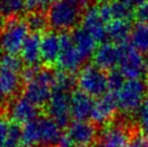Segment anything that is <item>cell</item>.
Wrapping results in <instances>:
<instances>
[{"label":"cell","mask_w":148,"mask_h":147,"mask_svg":"<svg viewBox=\"0 0 148 147\" xmlns=\"http://www.w3.org/2000/svg\"><path fill=\"white\" fill-rule=\"evenodd\" d=\"M138 116H148V91L146 96H145L144 102H143V105L138 111Z\"/></svg>","instance_id":"33"},{"label":"cell","mask_w":148,"mask_h":147,"mask_svg":"<svg viewBox=\"0 0 148 147\" xmlns=\"http://www.w3.org/2000/svg\"><path fill=\"white\" fill-rule=\"evenodd\" d=\"M127 147H148V141L146 137L136 136L130 141V143Z\"/></svg>","instance_id":"31"},{"label":"cell","mask_w":148,"mask_h":147,"mask_svg":"<svg viewBox=\"0 0 148 147\" xmlns=\"http://www.w3.org/2000/svg\"><path fill=\"white\" fill-rule=\"evenodd\" d=\"M101 142L112 147H127L131 141L129 131L119 123H109L106 126L101 134Z\"/></svg>","instance_id":"20"},{"label":"cell","mask_w":148,"mask_h":147,"mask_svg":"<svg viewBox=\"0 0 148 147\" xmlns=\"http://www.w3.org/2000/svg\"><path fill=\"white\" fill-rule=\"evenodd\" d=\"M76 84L79 87V91L93 98H99L108 93L107 75L94 64L86 65L79 70Z\"/></svg>","instance_id":"7"},{"label":"cell","mask_w":148,"mask_h":147,"mask_svg":"<svg viewBox=\"0 0 148 147\" xmlns=\"http://www.w3.org/2000/svg\"><path fill=\"white\" fill-rule=\"evenodd\" d=\"M25 21L28 25L29 30L33 32V34H38L39 35L42 32H45V28L49 26L47 14H45L41 11L30 12Z\"/></svg>","instance_id":"26"},{"label":"cell","mask_w":148,"mask_h":147,"mask_svg":"<svg viewBox=\"0 0 148 147\" xmlns=\"http://www.w3.org/2000/svg\"><path fill=\"white\" fill-rule=\"evenodd\" d=\"M61 52L56 62V65L58 66L60 70L68 74H74L81 69V66L86 61L75 47L70 34L64 33L61 35Z\"/></svg>","instance_id":"10"},{"label":"cell","mask_w":148,"mask_h":147,"mask_svg":"<svg viewBox=\"0 0 148 147\" xmlns=\"http://www.w3.org/2000/svg\"><path fill=\"white\" fill-rule=\"evenodd\" d=\"M24 95L38 107L47 105L54 91V74L50 69L26 67L22 73Z\"/></svg>","instance_id":"2"},{"label":"cell","mask_w":148,"mask_h":147,"mask_svg":"<svg viewBox=\"0 0 148 147\" xmlns=\"http://www.w3.org/2000/svg\"><path fill=\"white\" fill-rule=\"evenodd\" d=\"M107 80H108V92L111 94H116L121 89V87L123 86L127 79L118 69H114L107 75Z\"/></svg>","instance_id":"28"},{"label":"cell","mask_w":148,"mask_h":147,"mask_svg":"<svg viewBox=\"0 0 148 147\" xmlns=\"http://www.w3.org/2000/svg\"><path fill=\"white\" fill-rule=\"evenodd\" d=\"M99 10L107 24L111 21H130L133 19V9L121 0L103 2L99 5Z\"/></svg>","instance_id":"17"},{"label":"cell","mask_w":148,"mask_h":147,"mask_svg":"<svg viewBox=\"0 0 148 147\" xmlns=\"http://www.w3.org/2000/svg\"><path fill=\"white\" fill-rule=\"evenodd\" d=\"M120 61V45L111 43L109 41L101 43L95 50L93 55L94 65L102 70H114Z\"/></svg>","instance_id":"14"},{"label":"cell","mask_w":148,"mask_h":147,"mask_svg":"<svg viewBox=\"0 0 148 147\" xmlns=\"http://www.w3.org/2000/svg\"><path fill=\"white\" fill-rule=\"evenodd\" d=\"M81 4L74 0H58L50 5L47 12L49 26L53 32L68 33L82 20Z\"/></svg>","instance_id":"3"},{"label":"cell","mask_w":148,"mask_h":147,"mask_svg":"<svg viewBox=\"0 0 148 147\" xmlns=\"http://www.w3.org/2000/svg\"><path fill=\"white\" fill-rule=\"evenodd\" d=\"M95 101L90 95L81 91H75L70 98V114L75 120H88L91 119Z\"/></svg>","instance_id":"16"},{"label":"cell","mask_w":148,"mask_h":147,"mask_svg":"<svg viewBox=\"0 0 148 147\" xmlns=\"http://www.w3.org/2000/svg\"><path fill=\"white\" fill-rule=\"evenodd\" d=\"M97 129L89 120H75L63 133L60 147H88L95 142Z\"/></svg>","instance_id":"9"},{"label":"cell","mask_w":148,"mask_h":147,"mask_svg":"<svg viewBox=\"0 0 148 147\" xmlns=\"http://www.w3.org/2000/svg\"><path fill=\"white\" fill-rule=\"evenodd\" d=\"M70 36L75 47L77 48L84 61L90 58L91 56L93 57L95 50L97 49V42L86 29L82 27L74 29Z\"/></svg>","instance_id":"21"},{"label":"cell","mask_w":148,"mask_h":147,"mask_svg":"<svg viewBox=\"0 0 148 147\" xmlns=\"http://www.w3.org/2000/svg\"><path fill=\"white\" fill-rule=\"evenodd\" d=\"M82 28L95 39L97 43L107 42V23L104 21L99 10V5L86 8L82 14Z\"/></svg>","instance_id":"12"},{"label":"cell","mask_w":148,"mask_h":147,"mask_svg":"<svg viewBox=\"0 0 148 147\" xmlns=\"http://www.w3.org/2000/svg\"><path fill=\"white\" fill-rule=\"evenodd\" d=\"M130 45L140 53H148V23H136L132 27Z\"/></svg>","instance_id":"24"},{"label":"cell","mask_w":148,"mask_h":147,"mask_svg":"<svg viewBox=\"0 0 148 147\" xmlns=\"http://www.w3.org/2000/svg\"><path fill=\"white\" fill-rule=\"evenodd\" d=\"M40 39L41 37L38 34H30L22 47L21 60L27 67H37L41 62Z\"/></svg>","instance_id":"19"},{"label":"cell","mask_w":148,"mask_h":147,"mask_svg":"<svg viewBox=\"0 0 148 147\" xmlns=\"http://www.w3.org/2000/svg\"><path fill=\"white\" fill-rule=\"evenodd\" d=\"M121 1H123L124 3H127L129 7H131L133 10L135 8H137L138 5H142V4H144L147 2V0H121Z\"/></svg>","instance_id":"32"},{"label":"cell","mask_w":148,"mask_h":147,"mask_svg":"<svg viewBox=\"0 0 148 147\" xmlns=\"http://www.w3.org/2000/svg\"><path fill=\"white\" fill-rule=\"evenodd\" d=\"M70 98L71 92L54 89L53 94L47 104V111L49 117L61 127L66 126L71 117Z\"/></svg>","instance_id":"11"},{"label":"cell","mask_w":148,"mask_h":147,"mask_svg":"<svg viewBox=\"0 0 148 147\" xmlns=\"http://www.w3.org/2000/svg\"><path fill=\"white\" fill-rule=\"evenodd\" d=\"M147 91L148 87L144 79L125 80L121 89L114 94L118 109L125 115L140 111Z\"/></svg>","instance_id":"6"},{"label":"cell","mask_w":148,"mask_h":147,"mask_svg":"<svg viewBox=\"0 0 148 147\" xmlns=\"http://www.w3.org/2000/svg\"><path fill=\"white\" fill-rule=\"evenodd\" d=\"M95 147H112V146H110V145H108V144H105V143H103V142H99L97 145Z\"/></svg>","instance_id":"34"},{"label":"cell","mask_w":148,"mask_h":147,"mask_svg":"<svg viewBox=\"0 0 148 147\" xmlns=\"http://www.w3.org/2000/svg\"><path fill=\"white\" fill-rule=\"evenodd\" d=\"M21 130L11 120L0 116V147H20Z\"/></svg>","instance_id":"22"},{"label":"cell","mask_w":148,"mask_h":147,"mask_svg":"<svg viewBox=\"0 0 148 147\" xmlns=\"http://www.w3.org/2000/svg\"><path fill=\"white\" fill-rule=\"evenodd\" d=\"M118 107L115 95L108 92L104 96L99 98L97 101H95L91 120L97 124H105L112 119Z\"/></svg>","instance_id":"18"},{"label":"cell","mask_w":148,"mask_h":147,"mask_svg":"<svg viewBox=\"0 0 148 147\" xmlns=\"http://www.w3.org/2000/svg\"><path fill=\"white\" fill-rule=\"evenodd\" d=\"M75 83H76V80L71 74L61 71V70L54 74V89L56 90L71 92Z\"/></svg>","instance_id":"27"},{"label":"cell","mask_w":148,"mask_h":147,"mask_svg":"<svg viewBox=\"0 0 148 147\" xmlns=\"http://www.w3.org/2000/svg\"><path fill=\"white\" fill-rule=\"evenodd\" d=\"M28 25L21 17L9 19L0 32V49L4 54L17 55L29 34Z\"/></svg>","instance_id":"5"},{"label":"cell","mask_w":148,"mask_h":147,"mask_svg":"<svg viewBox=\"0 0 148 147\" xmlns=\"http://www.w3.org/2000/svg\"><path fill=\"white\" fill-rule=\"evenodd\" d=\"M63 132L61 126L50 117H40L27 122L21 129L22 144L26 147H50L58 145Z\"/></svg>","instance_id":"1"},{"label":"cell","mask_w":148,"mask_h":147,"mask_svg":"<svg viewBox=\"0 0 148 147\" xmlns=\"http://www.w3.org/2000/svg\"><path fill=\"white\" fill-rule=\"evenodd\" d=\"M26 9L25 0H0V16L13 19L18 17Z\"/></svg>","instance_id":"25"},{"label":"cell","mask_w":148,"mask_h":147,"mask_svg":"<svg viewBox=\"0 0 148 147\" xmlns=\"http://www.w3.org/2000/svg\"><path fill=\"white\" fill-rule=\"evenodd\" d=\"M61 35L56 32H47L40 39V51H41V62L47 65H54L60 56L61 52Z\"/></svg>","instance_id":"15"},{"label":"cell","mask_w":148,"mask_h":147,"mask_svg":"<svg viewBox=\"0 0 148 147\" xmlns=\"http://www.w3.org/2000/svg\"><path fill=\"white\" fill-rule=\"evenodd\" d=\"M74 1H76V2H78L79 4H81V5H83V4H86V2H88V0H74Z\"/></svg>","instance_id":"35"},{"label":"cell","mask_w":148,"mask_h":147,"mask_svg":"<svg viewBox=\"0 0 148 147\" xmlns=\"http://www.w3.org/2000/svg\"><path fill=\"white\" fill-rule=\"evenodd\" d=\"M10 119L15 123L26 124L39 116V107L29 101L25 95L13 98L9 105Z\"/></svg>","instance_id":"13"},{"label":"cell","mask_w":148,"mask_h":147,"mask_svg":"<svg viewBox=\"0 0 148 147\" xmlns=\"http://www.w3.org/2000/svg\"><path fill=\"white\" fill-rule=\"evenodd\" d=\"M111 1H112V0H111Z\"/></svg>","instance_id":"36"},{"label":"cell","mask_w":148,"mask_h":147,"mask_svg":"<svg viewBox=\"0 0 148 147\" xmlns=\"http://www.w3.org/2000/svg\"><path fill=\"white\" fill-rule=\"evenodd\" d=\"M132 26L130 21H111L107 24V40L121 45L130 40Z\"/></svg>","instance_id":"23"},{"label":"cell","mask_w":148,"mask_h":147,"mask_svg":"<svg viewBox=\"0 0 148 147\" xmlns=\"http://www.w3.org/2000/svg\"><path fill=\"white\" fill-rule=\"evenodd\" d=\"M133 19L136 23H148V2L133 10Z\"/></svg>","instance_id":"30"},{"label":"cell","mask_w":148,"mask_h":147,"mask_svg":"<svg viewBox=\"0 0 148 147\" xmlns=\"http://www.w3.org/2000/svg\"><path fill=\"white\" fill-rule=\"evenodd\" d=\"M23 62L17 55L3 54L0 58V98H15L23 81Z\"/></svg>","instance_id":"4"},{"label":"cell","mask_w":148,"mask_h":147,"mask_svg":"<svg viewBox=\"0 0 148 147\" xmlns=\"http://www.w3.org/2000/svg\"><path fill=\"white\" fill-rule=\"evenodd\" d=\"M26 1V9L30 12L40 11V9L50 7L58 0H25Z\"/></svg>","instance_id":"29"},{"label":"cell","mask_w":148,"mask_h":147,"mask_svg":"<svg viewBox=\"0 0 148 147\" xmlns=\"http://www.w3.org/2000/svg\"><path fill=\"white\" fill-rule=\"evenodd\" d=\"M118 70L127 80L144 79L148 74V63L144 54L140 53L130 43H124L120 45Z\"/></svg>","instance_id":"8"}]
</instances>
